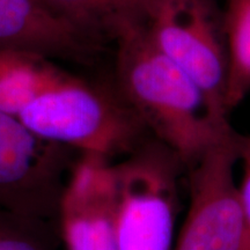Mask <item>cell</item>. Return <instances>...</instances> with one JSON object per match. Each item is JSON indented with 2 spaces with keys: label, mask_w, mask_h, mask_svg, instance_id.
<instances>
[{
  "label": "cell",
  "mask_w": 250,
  "mask_h": 250,
  "mask_svg": "<svg viewBox=\"0 0 250 250\" xmlns=\"http://www.w3.org/2000/svg\"><path fill=\"white\" fill-rule=\"evenodd\" d=\"M112 162L94 155L78 159L59 205L62 249L120 250L112 217Z\"/></svg>",
  "instance_id": "obj_7"
},
{
  "label": "cell",
  "mask_w": 250,
  "mask_h": 250,
  "mask_svg": "<svg viewBox=\"0 0 250 250\" xmlns=\"http://www.w3.org/2000/svg\"><path fill=\"white\" fill-rule=\"evenodd\" d=\"M145 29L156 48L201 90L220 126H230L225 102L227 51L214 0H155Z\"/></svg>",
  "instance_id": "obj_4"
},
{
  "label": "cell",
  "mask_w": 250,
  "mask_h": 250,
  "mask_svg": "<svg viewBox=\"0 0 250 250\" xmlns=\"http://www.w3.org/2000/svg\"><path fill=\"white\" fill-rule=\"evenodd\" d=\"M58 61L30 52L0 50V110L18 115L68 71Z\"/></svg>",
  "instance_id": "obj_10"
},
{
  "label": "cell",
  "mask_w": 250,
  "mask_h": 250,
  "mask_svg": "<svg viewBox=\"0 0 250 250\" xmlns=\"http://www.w3.org/2000/svg\"><path fill=\"white\" fill-rule=\"evenodd\" d=\"M96 49L116 43L145 26L155 0H41Z\"/></svg>",
  "instance_id": "obj_9"
},
{
  "label": "cell",
  "mask_w": 250,
  "mask_h": 250,
  "mask_svg": "<svg viewBox=\"0 0 250 250\" xmlns=\"http://www.w3.org/2000/svg\"><path fill=\"white\" fill-rule=\"evenodd\" d=\"M237 132L190 168V203L173 250H241L245 227L234 176Z\"/></svg>",
  "instance_id": "obj_6"
},
{
  "label": "cell",
  "mask_w": 250,
  "mask_h": 250,
  "mask_svg": "<svg viewBox=\"0 0 250 250\" xmlns=\"http://www.w3.org/2000/svg\"><path fill=\"white\" fill-rule=\"evenodd\" d=\"M221 21L228 66L225 102L230 112L250 94V0H226Z\"/></svg>",
  "instance_id": "obj_11"
},
{
  "label": "cell",
  "mask_w": 250,
  "mask_h": 250,
  "mask_svg": "<svg viewBox=\"0 0 250 250\" xmlns=\"http://www.w3.org/2000/svg\"><path fill=\"white\" fill-rule=\"evenodd\" d=\"M79 156L0 110V208L58 220L62 193Z\"/></svg>",
  "instance_id": "obj_5"
},
{
  "label": "cell",
  "mask_w": 250,
  "mask_h": 250,
  "mask_svg": "<svg viewBox=\"0 0 250 250\" xmlns=\"http://www.w3.org/2000/svg\"><path fill=\"white\" fill-rule=\"evenodd\" d=\"M181 166L177 155L153 137L112 162L120 250H173Z\"/></svg>",
  "instance_id": "obj_3"
},
{
  "label": "cell",
  "mask_w": 250,
  "mask_h": 250,
  "mask_svg": "<svg viewBox=\"0 0 250 250\" xmlns=\"http://www.w3.org/2000/svg\"><path fill=\"white\" fill-rule=\"evenodd\" d=\"M112 81L148 133L187 167L234 132L212 120L201 90L153 44L145 26L115 45Z\"/></svg>",
  "instance_id": "obj_1"
},
{
  "label": "cell",
  "mask_w": 250,
  "mask_h": 250,
  "mask_svg": "<svg viewBox=\"0 0 250 250\" xmlns=\"http://www.w3.org/2000/svg\"><path fill=\"white\" fill-rule=\"evenodd\" d=\"M17 118L48 142L110 161L129 155L151 137L114 81L71 72L42 90Z\"/></svg>",
  "instance_id": "obj_2"
},
{
  "label": "cell",
  "mask_w": 250,
  "mask_h": 250,
  "mask_svg": "<svg viewBox=\"0 0 250 250\" xmlns=\"http://www.w3.org/2000/svg\"><path fill=\"white\" fill-rule=\"evenodd\" d=\"M0 50L85 62L100 50L41 0H0Z\"/></svg>",
  "instance_id": "obj_8"
},
{
  "label": "cell",
  "mask_w": 250,
  "mask_h": 250,
  "mask_svg": "<svg viewBox=\"0 0 250 250\" xmlns=\"http://www.w3.org/2000/svg\"><path fill=\"white\" fill-rule=\"evenodd\" d=\"M237 155L242 164V180L237 184L241 206L245 239L241 250H250V136L237 133Z\"/></svg>",
  "instance_id": "obj_13"
},
{
  "label": "cell",
  "mask_w": 250,
  "mask_h": 250,
  "mask_svg": "<svg viewBox=\"0 0 250 250\" xmlns=\"http://www.w3.org/2000/svg\"><path fill=\"white\" fill-rule=\"evenodd\" d=\"M58 220L0 208V250H61Z\"/></svg>",
  "instance_id": "obj_12"
}]
</instances>
